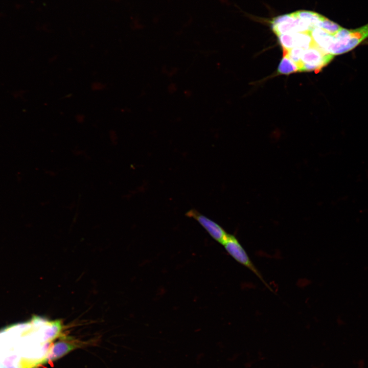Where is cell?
I'll list each match as a JSON object with an SVG mask.
<instances>
[{
	"label": "cell",
	"mask_w": 368,
	"mask_h": 368,
	"mask_svg": "<svg viewBox=\"0 0 368 368\" xmlns=\"http://www.w3.org/2000/svg\"><path fill=\"white\" fill-rule=\"evenodd\" d=\"M368 38V24L356 29L342 28L334 35L329 34L324 51L333 55L348 52Z\"/></svg>",
	"instance_id": "obj_1"
},
{
	"label": "cell",
	"mask_w": 368,
	"mask_h": 368,
	"mask_svg": "<svg viewBox=\"0 0 368 368\" xmlns=\"http://www.w3.org/2000/svg\"><path fill=\"white\" fill-rule=\"evenodd\" d=\"M334 57L314 44L308 49L304 50L298 72L314 71L317 73L327 66Z\"/></svg>",
	"instance_id": "obj_2"
},
{
	"label": "cell",
	"mask_w": 368,
	"mask_h": 368,
	"mask_svg": "<svg viewBox=\"0 0 368 368\" xmlns=\"http://www.w3.org/2000/svg\"><path fill=\"white\" fill-rule=\"evenodd\" d=\"M221 244L231 257L254 273L266 287L272 291V289L264 280L262 274L255 266L244 248L235 236L228 234L226 239Z\"/></svg>",
	"instance_id": "obj_3"
},
{
	"label": "cell",
	"mask_w": 368,
	"mask_h": 368,
	"mask_svg": "<svg viewBox=\"0 0 368 368\" xmlns=\"http://www.w3.org/2000/svg\"><path fill=\"white\" fill-rule=\"evenodd\" d=\"M270 24L271 30L277 36L286 33L311 31L309 25L298 17L295 12L274 17L271 20Z\"/></svg>",
	"instance_id": "obj_4"
},
{
	"label": "cell",
	"mask_w": 368,
	"mask_h": 368,
	"mask_svg": "<svg viewBox=\"0 0 368 368\" xmlns=\"http://www.w3.org/2000/svg\"><path fill=\"white\" fill-rule=\"evenodd\" d=\"M186 215L196 220L215 240L220 244L226 239L228 234L220 225L202 215L197 210H190Z\"/></svg>",
	"instance_id": "obj_5"
},
{
	"label": "cell",
	"mask_w": 368,
	"mask_h": 368,
	"mask_svg": "<svg viewBox=\"0 0 368 368\" xmlns=\"http://www.w3.org/2000/svg\"><path fill=\"white\" fill-rule=\"evenodd\" d=\"M80 347V343L74 341H58L52 345L44 357L37 362L35 366L55 361Z\"/></svg>",
	"instance_id": "obj_6"
},
{
	"label": "cell",
	"mask_w": 368,
	"mask_h": 368,
	"mask_svg": "<svg viewBox=\"0 0 368 368\" xmlns=\"http://www.w3.org/2000/svg\"><path fill=\"white\" fill-rule=\"evenodd\" d=\"M298 72L296 65L287 57L283 56L278 68V73L280 74L289 75Z\"/></svg>",
	"instance_id": "obj_7"
},
{
	"label": "cell",
	"mask_w": 368,
	"mask_h": 368,
	"mask_svg": "<svg viewBox=\"0 0 368 368\" xmlns=\"http://www.w3.org/2000/svg\"><path fill=\"white\" fill-rule=\"evenodd\" d=\"M304 51V49L297 47L293 48L287 51H283V56L287 57L291 61L296 65L298 68H298L301 64V57Z\"/></svg>",
	"instance_id": "obj_8"
}]
</instances>
